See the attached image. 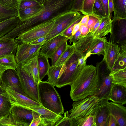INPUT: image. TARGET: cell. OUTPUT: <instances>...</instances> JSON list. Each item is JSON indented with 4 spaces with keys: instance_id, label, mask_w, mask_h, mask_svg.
Instances as JSON below:
<instances>
[{
    "instance_id": "obj_27",
    "label": "cell",
    "mask_w": 126,
    "mask_h": 126,
    "mask_svg": "<svg viewBox=\"0 0 126 126\" xmlns=\"http://www.w3.org/2000/svg\"><path fill=\"white\" fill-rule=\"evenodd\" d=\"M24 64L26 65L29 69L35 83L38 85L40 80L39 78L37 56L32 58Z\"/></svg>"
},
{
    "instance_id": "obj_33",
    "label": "cell",
    "mask_w": 126,
    "mask_h": 126,
    "mask_svg": "<svg viewBox=\"0 0 126 126\" xmlns=\"http://www.w3.org/2000/svg\"><path fill=\"white\" fill-rule=\"evenodd\" d=\"M74 52L75 49L73 45H68L66 49L56 62L54 65L63 66Z\"/></svg>"
},
{
    "instance_id": "obj_20",
    "label": "cell",
    "mask_w": 126,
    "mask_h": 126,
    "mask_svg": "<svg viewBox=\"0 0 126 126\" xmlns=\"http://www.w3.org/2000/svg\"><path fill=\"white\" fill-rule=\"evenodd\" d=\"M38 113L43 120L58 121L62 117V114L58 115L42 106L40 107H29L25 108Z\"/></svg>"
},
{
    "instance_id": "obj_26",
    "label": "cell",
    "mask_w": 126,
    "mask_h": 126,
    "mask_svg": "<svg viewBox=\"0 0 126 126\" xmlns=\"http://www.w3.org/2000/svg\"><path fill=\"white\" fill-rule=\"evenodd\" d=\"M113 18H126V0H113Z\"/></svg>"
},
{
    "instance_id": "obj_6",
    "label": "cell",
    "mask_w": 126,
    "mask_h": 126,
    "mask_svg": "<svg viewBox=\"0 0 126 126\" xmlns=\"http://www.w3.org/2000/svg\"><path fill=\"white\" fill-rule=\"evenodd\" d=\"M100 101L95 95L75 101L72 104V109L69 111V117L72 119L95 114Z\"/></svg>"
},
{
    "instance_id": "obj_40",
    "label": "cell",
    "mask_w": 126,
    "mask_h": 126,
    "mask_svg": "<svg viewBox=\"0 0 126 126\" xmlns=\"http://www.w3.org/2000/svg\"><path fill=\"white\" fill-rule=\"evenodd\" d=\"M20 42L16 38H0V49Z\"/></svg>"
},
{
    "instance_id": "obj_8",
    "label": "cell",
    "mask_w": 126,
    "mask_h": 126,
    "mask_svg": "<svg viewBox=\"0 0 126 126\" xmlns=\"http://www.w3.org/2000/svg\"><path fill=\"white\" fill-rule=\"evenodd\" d=\"M56 19L44 22L19 35L15 38L20 42L30 43L48 33L54 26Z\"/></svg>"
},
{
    "instance_id": "obj_10",
    "label": "cell",
    "mask_w": 126,
    "mask_h": 126,
    "mask_svg": "<svg viewBox=\"0 0 126 126\" xmlns=\"http://www.w3.org/2000/svg\"><path fill=\"white\" fill-rule=\"evenodd\" d=\"M83 15L79 12L71 11L65 18L56 19L53 28L45 36V42L61 34Z\"/></svg>"
},
{
    "instance_id": "obj_41",
    "label": "cell",
    "mask_w": 126,
    "mask_h": 126,
    "mask_svg": "<svg viewBox=\"0 0 126 126\" xmlns=\"http://www.w3.org/2000/svg\"><path fill=\"white\" fill-rule=\"evenodd\" d=\"M38 4L36 2L34 1L21 0L19 6L18 10L19 9L35 7Z\"/></svg>"
},
{
    "instance_id": "obj_24",
    "label": "cell",
    "mask_w": 126,
    "mask_h": 126,
    "mask_svg": "<svg viewBox=\"0 0 126 126\" xmlns=\"http://www.w3.org/2000/svg\"><path fill=\"white\" fill-rule=\"evenodd\" d=\"M37 60L39 79L41 81L47 75L51 66L48 57L45 55L39 53L37 56Z\"/></svg>"
},
{
    "instance_id": "obj_35",
    "label": "cell",
    "mask_w": 126,
    "mask_h": 126,
    "mask_svg": "<svg viewBox=\"0 0 126 126\" xmlns=\"http://www.w3.org/2000/svg\"><path fill=\"white\" fill-rule=\"evenodd\" d=\"M67 41H65L53 53L51 58V66L55 65L56 62L66 49L68 45Z\"/></svg>"
},
{
    "instance_id": "obj_49",
    "label": "cell",
    "mask_w": 126,
    "mask_h": 126,
    "mask_svg": "<svg viewBox=\"0 0 126 126\" xmlns=\"http://www.w3.org/2000/svg\"><path fill=\"white\" fill-rule=\"evenodd\" d=\"M82 36L81 32L79 29L75 34L70 38L69 39L70 44L72 42L73 43L75 42Z\"/></svg>"
},
{
    "instance_id": "obj_39",
    "label": "cell",
    "mask_w": 126,
    "mask_h": 126,
    "mask_svg": "<svg viewBox=\"0 0 126 126\" xmlns=\"http://www.w3.org/2000/svg\"><path fill=\"white\" fill-rule=\"evenodd\" d=\"M56 126H72V120L69 117L68 111L64 113L63 116L57 122Z\"/></svg>"
},
{
    "instance_id": "obj_37",
    "label": "cell",
    "mask_w": 126,
    "mask_h": 126,
    "mask_svg": "<svg viewBox=\"0 0 126 126\" xmlns=\"http://www.w3.org/2000/svg\"><path fill=\"white\" fill-rule=\"evenodd\" d=\"M19 43H17L0 49V58L16 53L17 47Z\"/></svg>"
},
{
    "instance_id": "obj_28",
    "label": "cell",
    "mask_w": 126,
    "mask_h": 126,
    "mask_svg": "<svg viewBox=\"0 0 126 126\" xmlns=\"http://www.w3.org/2000/svg\"><path fill=\"white\" fill-rule=\"evenodd\" d=\"M17 8H11L0 3V22L8 19L18 16Z\"/></svg>"
},
{
    "instance_id": "obj_23",
    "label": "cell",
    "mask_w": 126,
    "mask_h": 126,
    "mask_svg": "<svg viewBox=\"0 0 126 126\" xmlns=\"http://www.w3.org/2000/svg\"><path fill=\"white\" fill-rule=\"evenodd\" d=\"M18 65L15 58V54H11L0 58V70L3 72L10 69L16 70Z\"/></svg>"
},
{
    "instance_id": "obj_16",
    "label": "cell",
    "mask_w": 126,
    "mask_h": 126,
    "mask_svg": "<svg viewBox=\"0 0 126 126\" xmlns=\"http://www.w3.org/2000/svg\"><path fill=\"white\" fill-rule=\"evenodd\" d=\"M69 39L61 34H59L45 42L41 47L39 53L46 55L48 58H51L53 53L59 46Z\"/></svg>"
},
{
    "instance_id": "obj_29",
    "label": "cell",
    "mask_w": 126,
    "mask_h": 126,
    "mask_svg": "<svg viewBox=\"0 0 126 126\" xmlns=\"http://www.w3.org/2000/svg\"><path fill=\"white\" fill-rule=\"evenodd\" d=\"M112 83L126 86V68L112 72Z\"/></svg>"
},
{
    "instance_id": "obj_36",
    "label": "cell",
    "mask_w": 126,
    "mask_h": 126,
    "mask_svg": "<svg viewBox=\"0 0 126 126\" xmlns=\"http://www.w3.org/2000/svg\"><path fill=\"white\" fill-rule=\"evenodd\" d=\"M95 0H84L80 12L84 15L93 16V8Z\"/></svg>"
},
{
    "instance_id": "obj_25",
    "label": "cell",
    "mask_w": 126,
    "mask_h": 126,
    "mask_svg": "<svg viewBox=\"0 0 126 126\" xmlns=\"http://www.w3.org/2000/svg\"><path fill=\"white\" fill-rule=\"evenodd\" d=\"M72 119V126H96L95 113L88 116L78 117Z\"/></svg>"
},
{
    "instance_id": "obj_57",
    "label": "cell",
    "mask_w": 126,
    "mask_h": 126,
    "mask_svg": "<svg viewBox=\"0 0 126 126\" xmlns=\"http://www.w3.org/2000/svg\"><path fill=\"white\" fill-rule=\"evenodd\" d=\"M3 73L0 70V89L1 87L2 75Z\"/></svg>"
},
{
    "instance_id": "obj_19",
    "label": "cell",
    "mask_w": 126,
    "mask_h": 126,
    "mask_svg": "<svg viewBox=\"0 0 126 126\" xmlns=\"http://www.w3.org/2000/svg\"><path fill=\"white\" fill-rule=\"evenodd\" d=\"M107 100H102L99 102L95 113L96 126H107L108 118L110 114L106 103Z\"/></svg>"
},
{
    "instance_id": "obj_34",
    "label": "cell",
    "mask_w": 126,
    "mask_h": 126,
    "mask_svg": "<svg viewBox=\"0 0 126 126\" xmlns=\"http://www.w3.org/2000/svg\"><path fill=\"white\" fill-rule=\"evenodd\" d=\"M93 16L99 20L105 17L104 9L100 0H95L93 8Z\"/></svg>"
},
{
    "instance_id": "obj_42",
    "label": "cell",
    "mask_w": 126,
    "mask_h": 126,
    "mask_svg": "<svg viewBox=\"0 0 126 126\" xmlns=\"http://www.w3.org/2000/svg\"><path fill=\"white\" fill-rule=\"evenodd\" d=\"M0 3L9 7L18 9L17 0H0Z\"/></svg>"
},
{
    "instance_id": "obj_54",
    "label": "cell",
    "mask_w": 126,
    "mask_h": 126,
    "mask_svg": "<svg viewBox=\"0 0 126 126\" xmlns=\"http://www.w3.org/2000/svg\"><path fill=\"white\" fill-rule=\"evenodd\" d=\"M109 12L110 17L112 16V13L113 12V0H108Z\"/></svg>"
},
{
    "instance_id": "obj_13",
    "label": "cell",
    "mask_w": 126,
    "mask_h": 126,
    "mask_svg": "<svg viewBox=\"0 0 126 126\" xmlns=\"http://www.w3.org/2000/svg\"><path fill=\"white\" fill-rule=\"evenodd\" d=\"M1 87L9 88L29 97L24 93L22 88L19 78L16 70L8 69L3 73Z\"/></svg>"
},
{
    "instance_id": "obj_21",
    "label": "cell",
    "mask_w": 126,
    "mask_h": 126,
    "mask_svg": "<svg viewBox=\"0 0 126 126\" xmlns=\"http://www.w3.org/2000/svg\"><path fill=\"white\" fill-rule=\"evenodd\" d=\"M112 21L110 17H105L101 20L100 25L93 34L94 37L105 36L111 32Z\"/></svg>"
},
{
    "instance_id": "obj_22",
    "label": "cell",
    "mask_w": 126,
    "mask_h": 126,
    "mask_svg": "<svg viewBox=\"0 0 126 126\" xmlns=\"http://www.w3.org/2000/svg\"><path fill=\"white\" fill-rule=\"evenodd\" d=\"M20 21V19L17 16L0 22V38L11 31Z\"/></svg>"
},
{
    "instance_id": "obj_59",
    "label": "cell",
    "mask_w": 126,
    "mask_h": 126,
    "mask_svg": "<svg viewBox=\"0 0 126 126\" xmlns=\"http://www.w3.org/2000/svg\"><path fill=\"white\" fill-rule=\"evenodd\" d=\"M0 119H1V118H0Z\"/></svg>"
},
{
    "instance_id": "obj_38",
    "label": "cell",
    "mask_w": 126,
    "mask_h": 126,
    "mask_svg": "<svg viewBox=\"0 0 126 126\" xmlns=\"http://www.w3.org/2000/svg\"><path fill=\"white\" fill-rule=\"evenodd\" d=\"M105 37L94 38L90 48V54L91 51L95 49L101 48L104 49V42Z\"/></svg>"
},
{
    "instance_id": "obj_3",
    "label": "cell",
    "mask_w": 126,
    "mask_h": 126,
    "mask_svg": "<svg viewBox=\"0 0 126 126\" xmlns=\"http://www.w3.org/2000/svg\"><path fill=\"white\" fill-rule=\"evenodd\" d=\"M80 56L74 53L63 64L61 70L56 86L61 88L70 85L79 76L86 65L78 64V60Z\"/></svg>"
},
{
    "instance_id": "obj_4",
    "label": "cell",
    "mask_w": 126,
    "mask_h": 126,
    "mask_svg": "<svg viewBox=\"0 0 126 126\" xmlns=\"http://www.w3.org/2000/svg\"><path fill=\"white\" fill-rule=\"evenodd\" d=\"M97 88L94 94L100 101L107 99L112 85L111 70L103 59L96 64Z\"/></svg>"
},
{
    "instance_id": "obj_50",
    "label": "cell",
    "mask_w": 126,
    "mask_h": 126,
    "mask_svg": "<svg viewBox=\"0 0 126 126\" xmlns=\"http://www.w3.org/2000/svg\"><path fill=\"white\" fill-rule=\"evenodd\" d=\"M81 32V36H83L90 32L89 29L85 25L81 24L79 29Z\"/></svg>"
},
{
    "instance_id": "obj_7",
    "label": "cell",
    "mask_w": 126,
    "mask_h": 126,
    "mask_svg": "<svg viewBox=\"0 0 126 126\" xmlns=\"http://www.w3.org/2000/svg\"><path fill=\"white\" fill-rule=\"evenodd\" d=\"M16 70L24 93L30 98L40 103L37 85L28 67L24 63L18 64Z\"/></svg>"
},
{
    "instance_id": "obj_2",
    "label": "cell",
    "mask_w": 126,
    "mask_h": 126,
    "mask_svg": "<svg viewBox=\"0 0 126 126\" xmlns=\"http://www.w3.org/2000/svg\"><path fill=\"white\" fill-rule=\"evenodd\" d=\"M37 86L40 103L41 105L58 115L63 114L64 107L54 86L48 81L41 80Z\"/></svg>"
},
{
    "instance_id": "obj_48",
    "label": "cell",
    "mask_w": 126,
    "mask_h": 126,
    "mask_svg": "<svg viewBox=\"0 0 126 126\" xmlns=\"http://www.w3.org/2000/svg\"><path fill=\"white\" fill-rule=\"evenodd\" d=\"M107 126H118L116 119L110 114L109 115L108 118Z\"/></svg>"
},
{
    "instance_id": "obj_44",
    "label": "cell",
    "mask_w": 126,
    "mask_h": 126,
    "mask_svg": "<svg viewBox=\"0 0 126 126\" xmlns=\"http://www.w3.org/2000/svg\"><path fill=\"white\" fill-rule=\"evenodd\" d=\"M33 118L29 126H38L41 120L40 116L37 112L32 110Z\"/></svg>"
},
{
    "instance_id": "obj_17",
    "label": "cell",
    "mask_w": 126,
    "mask_h": 126,
    "mask_svg": "<svg viewBox=\"0 0 126 126\" xmlns=\"http://www.w3.org/2000/svg\"><path fill=\"white\" fill-rule=\"evenodd\" d=\"M108 100L107 104L110 114L112 115L117 120L118 126H126V108L123 105Z\"/></svg>"
},
{
    "instance_id": "obj_55",
    "label": "cell",
    "mask_w": 126,
    "mask_h": 126,
    "mask_svg": "<svg viewBox=\"0 0 126 126\" xmlns=\"http://www.w3.org/2000/svg\"><path fill=\"white\" fill-rule=\"evenodd\" d=\"M80 25L81 24L80 22L74 25L72 31V36L75 34L76 32L79 30Z\"/></svg>"
},
{
    "instance_id": "obj_47",
    "label": "cell",
    "mask_w": 126,
    "mask_h": 126,
    "mask_svg": "<svg viewBox=\"0 0 126 126\" xmlns=\"http://www.w3.org/2000/svg\"><path fill=\"white\" fill-rule=\"evenodd\" d=\"M100 0L104 9L105 16L110 17L111 18L109 12L108 0Z\"/></svg>"
},
{
    "instance_id": "obj_51",
    "label": "cell",
    "mask_w": 126,
    "mask_h": 126,
    "mask_svg": "<svg viewBox=\"0 0 126 126\" xmlns=\"http://www.w3.org/2000/svg\"><path fill=\"white\" fill-rule=\"evenodd\" d=\"M45 42V36L39 37L35 40L30 43L35 45H39L44 43Z\"/></svg>"
},
{
    "instance_id": "obj_15",
    "label": "cell",
    "mask_w": 126,
    "mask_h": 126,
    "mask_svg": "<svg viewBox=\"0 0 126 126\" xmlns=\"http://www.w3.org/2000/svg\"><path fill=\"white\" fill-rule=\"evenodd\" d=\"M94 38L93 34L90 32L73 43L72 45L75 52L80 57L84 58L87 60L91 55L90 48Z\"/></svg>"
},
{
    "instance_id": "obj_53",
    "label": "cell",
    "mask_w": 126,
    "mask_h": 126,
    "mask_svg": "<svg viewBox=\"0 0 126 126\" xmlns=\"http://www.w3.org/2000/svg\"><path fill=\"white\" fill-rule=\"evenodd\" d=\"M89 16L84 15L82 17L80 22L81 24L86 26L89 18Z\"/></svg>"
},
{
    "instance_id": "obj_11",
    "label": "cell",
    "mask_w": 126,
    "mask_h": 126,
    "mask_svg": "<svg viewBox=\"0 0 126 126\" xmlns=\"http://www.w3.org/2000/svg\"><path fill=\"white\" fill-rule=\"evenodd\" d=\"M43 43L39 45L20 42L18 44L15 55L18 64L24 63L34 57L37 56Z\"/></svg>"
},
{
    "instance_id": "obj_9",
    "label": "cell",
    "mask_w": 126,
    "mask_h": 126,
    "mask_svg": "<svg viewBox=\"0 0 126 126\" xmlns=\"http://www.w3.org/2000/svg\"><path fill=\"white\" fill-rule=\"evenodd\" d=\"M0 92L3 93L13 107L17 106L26 108L29 107L42 106L40 103L9 88L1 87Z\"/></svg>"
},
{
    "instance_id": "obj_18",
    "label": "cell",
    "mask_w": 126,
    "mask_h": 126,
    "mask_svg": "<svg viewBox=\"0 0 126 126\" xmlns=\"http://www.w3.org/2000/svg\"><path fill=\"white\" fill-rule=\"evenodd\" d=\"M107 100L122 105L125 104L126 86L112 83Z\"/></svg>"
},
{
    "instance_id": "obj_12",
    "label": "cell",
    "mask_w": 126,
    "mask_h": 126,
    "mask_svg": "<svg viewBox=\"0 0 126 126\" xmlns=\"http://www.w3.org/2000/svg\"><path fill=\"white\" fill-rule=\"evenodd\" d=\"M109 42L119 46L126 44V18H113Z\"/></svg>"
},
{
    "instance_id": "obj_14",
    "label": "cell",
    "mask_w": 126,
    "mask_h": 126,
    "mask_svg": "<svg viewBox=\"0 0 126 126\" xmlns=\"http://www.w3.org/2000/svg\"><path fill=\"white\" fill-rule=\"evenodd\" d=\"M104 53L103 59L111 71L120 55L119 47L117 44H113L108 41L106 37L104 39Z\"/></svg>"
},
{
    "instance_id": "obj_45",
    "label": "cell",
    "mask_w": 126,
    "mask_h": 126,
    "mask_svg": "<svg viewBox=\"0 0 126 126\" xmlns=\"http://www.w3.org/2000/svg\"><path fill=\"white\" fill-rule=\"evenodd\" d=\"M84 0H75L71 7V11L80 12Z\"/></svg>"
},
{
    "instance_id": "obj_58",
    "label": "cell",
    "mask_w": 126,
    "mask_h": 126,
    "mask_svg": "<svg viewBox=\"0 0 126 126\" xmlns=\"http://www.w3.org/2000/svg\"><path fill=\"white\" fill-rule=\"evenodd\" d=\"M21 0H17V1H18V7H19V5L20 4V3L21 2Z\"/></svg>"
},
{
    "instance_id": "obj_52",
    "label": "cell",
    "mask_w": 126,
    "mask_h": 126,
    "mask_svg": "<svg viewBox=\"0 0 126 126\" xmlns=\"http://www.w3.org/2000/svg\"><path fill=\"white\" fill-rule=\"evenodd\" d=\"M104 49L101 48H96L94 49L90 53V55L96 54L98 55H104Z\"/></svg>"
},
{
    "instance_id": "obj_43",
    "label": "cell",
    "mask_w": 126,
    "mask_h": 126,
    "mask_svg": "<svg viewBox=\"0 0 126 126\" xmlns=\"http://www.w3.org/2000/svg\"><path fill=\"white\" fill-rule=\"evenodd\" d=\"M84 16L83 15L78 19L72 23L69 27L62 32L61 34L65 36L70 38L72 36V31L74 25L76 23L79 22L82 17Z\"/></svg>"
},
{
    "instance_id": "obj_32",
    "label": "cell",
    "mask_w": 126,
    "mask_h": 126,
    "mask_svg": "<svg viewBox=\"0 0 126 126\" xmlns=\"http://www.w3.org/2000/svg\"><path fill=\"white\" fill-rule=\"evenodd\" d=\"M63 66H51L49 68L47 75L48 82L55 86L61 70Z\"/></svg>"
},
{
    "instance_id": "obj_46",
    "label": "cell",
    "mask_w": 126,
    "mask_h": 126,
    "mask_svg": "<svg viewBox=\"0 0 126 126\" xmlns=\"http://www.w3.org/2000/svg\"><path fill=\"white\" fill-rule=\"evenodd\" d=\"M98 20L96 17L89 16L86 26L89 29L90 32H92L94 25Z\"/></svg>"
},
{
    "instance_id": "obj_56",
    "label": "cell",
    "mask_w": 126,
    "mask_h": 126,
    "mask_svg": "<svg viewBox=\"0 0 126 126\" xmlns=\"http://www.w3.org/2000/svg\"><path fill=\"white\" fill-rule=\"evenodd\" d=\"M101 22V20H98L94 25L91 33L93 34L99 26Z\"/></svg>"
},
{
    "instance_id": "obj_5",
    "label": "cell",
    "mask_w": 126,
    "mask_h": 126,
    "mask_svg": "<svg viewBox=\"0 0 126 126\" xmlns=\"http://www.w3.org/2000/svg\"><path fill=\"white\" fill-rule=\"evenodd\" d=\"M32 118V110L14 106L7 115L0 119V126H29Z\"/></svg>"
},
{
    "instance_id": "obj_30",
    "label": "cell",
    "mask_w": 126,
    "mask_h": 126,
    "mask_svg": "<svg viewBox=\"0 0 126 126\" xmlns=\"http://www.w3.org/2000/svg\"><path fill=\"white\" fill-rule=\"evenodd\" d=\"M120 54L111 72L126 68V44L119 46Z\"/></svg>"
},
{
    "instance_id": "obj_1",
    "label": "cell",
    "mask_w": 126,
    "mask_h": 126,
    "mask_svg": "<svg viewBox=\"0 0 126 126\" xmlns=\"http://www.w3.org/2000/svg\"><path fill=\"white\" fill-rule=\"evenodd\" d=\"M70 85V95L73 101L94 95L97 88L95 66L86 64Z\"/></svg>"
},
{
    "instance_id": "obj_31",
    "label": "cell",
    "mask_w": 126,
    "mask_h": 126,
    "mask_svg": "<svg viewBox=\"0 0 126 126\" xmlns=\"http://www.w3.org/2000/svg\"><path fill=\"white\" fill-rule=\"evenodd\" d=\"M12 107L7 97L3 93L0 92V118L7 115Z\"/></svg>"
}]
</instances>
